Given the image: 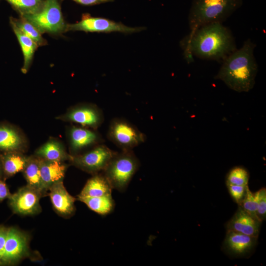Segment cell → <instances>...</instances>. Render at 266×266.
Returning <instances> with one entry per match:
<instances>
[{"mask_svg": "<svg viewBox=\"0 0 266 266\" xmlns=\"http://www.w3.org/2000/svg\"><path fill=\"white\" fill-rule=\"evenodd\" d=\"M180 43L188 63L193 61V56L222 63L237 49L231 31L220 22L199 27Z\"/></svg>", "mask_w": 266, "mask_h": 266, "instance_id": "obj_1", "label": "cell"}, {"mask_svg": "<svg viewBox=\"0 0 266 266\" xmlns=\"http://www.w3.org/2000/svg\"><path fill=\"white\" fill-rule=\"evenodd\" d=\"M255 47L250 39L245 40L240 48L223 60L214 78L223 81L234 91H250L255 85L258 70L254 54Z\"/></svg>", "mask_w": 266, "mask_h": 266, "instance_id": "obj_2", "label": "cell"}, {"mask_svg": "<svg viewBox=\"0 0 266 266\" xmlns=\"http://www.w3.org/2000/svg\"><path fill=\"white\" fill-rule=\"evenodd\" d=\"M242 4V0H193L188 15L190 33L209 23H223Z\"/></svg>", "mask_w": 266, "mask_h": 266, "instance_id": "obj_3", "label": "cell"}, {"mask_svg": "<svg viewBox=\"0 0 266 266\" xmlns=\"http://www.w3.org/2000/svg\"><path fill=\"white\" fill-rule=\"evenodd\" d=\"M139 165V161L133 150H121L117 152L101 172L113 189L124 192Z\"/></svg>", "mask_w": 266, "mask_h": 266, "instance_id": "obj_4", "label": "cell"}, {"mask_svg": "<svg viewBox=\"0 0 266 266\" xmlns=\"http://www.w3.org/2000/svg\"><path fill=\"white\" fill-rule=\"evenodd\" d=\"M60 0H46L41 9L31 15L22 16L41 33L58 36L66 32L67 24L62 11Z\"/></svg>", "mask_w": 266, "mask_h": 266, "instance_id": "obj_5", "label": "cell"}, {"mask_svg": "<svg viewBox=\"0 0 266 266\" xmlns=\"http://www.w3.org/2000/svg\"><path fill=\"white\" fill-rule=\"evenodd\" d=\"M108 139L121 150H133L144 142L145 134L124 118L112 119L107 133Z\"/></svg>", "mask_w": 266, "mask_h": 266, "instance_id": "obj_6", "label": "cell"}, {"mask_svg": "<svg viewBox=\"0 0 266 266\" xmlns=\"http://www.w3.org/2000/svg\"><path fill=\"white\" fill-rule=\"evenodd\" d=\"M145 29L144 27H128L121 22H116L103 17H93L89 13H84L80 21L75 23L67 24L66 32L69 31L103 33L119 32L131 34L140 32Z\"/></svg>", "mask_w": 266, "mask_h": 266, "instance_id": "obj_7", "label": "cell"}, {"mask_svg": "<svg viewBox=\"0 0 266 266\" xmlns=\"http://www.w3.org/2000/svg\"><path fill=\"white\" fill-rule=\"evenodd\" d=\"M116 153L100 143L80 154L71 155L69 162L76 167L94 174L101 172Z\"/></svg>", "mask_w": 266, "mask_h": 266, "instance_id": "obj_8", "label": "cell"}, {"mask_svg": "<svg viewBox=\"0 0 266 266\" xmlns=\"http://www.w3.org/2000/svg\"><path fill=\"white\" fill-rule=\"evenodd\" d=\"M56 118L94 130L99 128L104 119L102 110L96 104L91 103H81L72 106Z\"/></svg>", "mask_w": 266, "mask_h": 266, "instance_id": "obj_9", "label": "cell"}, {"mask_svg": "<svg viewBox=\"0 0 266 266\" xmlns=\"http://www.w3.org/2000/svg\"><path fill=\"white\" fill-rule=\"evenodd\" d=\"M30 237L15 227H8L4 266H13L30 257Z\"/></svg>", "mask_w": 266, "mask_h": 266, "instance_id": "obj_10", "label": "cell"}, {"mask_svg": "<svg viewBox=\"0 0 266 266\" xmlns=\"http://www.w3.org/2000/svg\"><path fill=\"white\" fill-rule=\"evenodd\" d=\"M41 193L34 188L26 185L10 195L9 204L13 212L21 215H32L41 211L40 199Z\"/></svg>", "mask_w": 266, "mask_h": 266, "instance_id": "obj_11", "label": "cell"}, {"mask_svg": "<svg viewBox=\"0 0 266 266\" xmlns=\"http://www.w3.org/2000/svg\"><path fill=\"white\" fill-rule=\"evenodd\" d=\"M67 136L71 155L80 154L104 141L97 130L82 126L70 127Z\"/></svg>", "mask_w": 266, "mask_h": 266, "instance_id": "obj_12", "label": "cell"}, {"mask_svg": "<svg viewBox=\"0 0 266 266\" xmlns=\"http://www.w3.org/2000/svg\"><path fill=\"white\" fill-rule=\"evenodd\" d=\"M28 146L27 139L20 129L8 123H0V152L25 153Z\"/></svg>", "mask_w": 266, "mask_h": 266, "instance_id": "obj_13", "label": "cell"}, {"mask_svg": "<svg viewBox=\"0 0 266 266\" xmlns=\"http://www.w3.org/2000/svg\"><path fill=\"white\" fill-rule=\"evenodd\" d=\"M48 191L52 206L58 214L66 217L74 214V202L76 199L67 191L63 181L53 184Z\"/></svg>", "mask_w": 266, "mask_h": 266, "instance_id": "obj_14", "label": "cell"}, {"mask_svg": "<svg viewBox=\"0 0 266 266\" xmlns=\"http://www.w3.org/2000/svg\"><path fill=\"white\" fill-rule=\"evenodd\" d=\"M262 221L238 206V209L227 224V231L258 237Z\"/></svg>", "mask_w": 266, "mask_h": 266, "instance_id": "obj_15", "label": "cell"}, {"mask_svg": "<svg viewBox=\"0 0 266 266\" xmlns=\"http://www.w3.org/2000/svg\"><path fill=\"white\" fill-rule=\"evenodd\" d=\"M257 238L234 231H227L223 245L229 253L241 256L248 253L254 248Z\"/></svg>", "mask_w": 266, "mask_h": 266, "instance_id": "obj_16", "label": "cell"}, {"mask_svg": "<svg viewBox=\"0 0 266 266\" xmlns=\"http://www.w3.org/2000/svg\"><path fill=\"white\" fill-rule=\"evenodd\" d=\"M67 167L68 165L65 162L50 161L40 158L41 182L46 195L50 186L63 181Z\"/></svg>", "mask_w": 266, "mask_h": 266, "instance_id": "obj_17", "label": "cell"}, {"mask_svg": "<svg viewBox=\"0 0 266 266\" xmlns=\"http://www.w3.org/2000/svg\"><path fill=\"white\" fill-rule=\"evenodd\" d=\"M36 156L50 161H69L71 155L68 154L61 141L54 138H50L35 151Z\"/></svg>", "mask_w": 266, "mask_h": 266, "instance_id": "obj_18", "label": "cell"}, {"mask_svg": "<svg viewBox=\"0 0 266 266\" xmlns=\"http://www.w3.org/2000/svg\"><path fill=\"white\" fill-rule=\"evenodd\" d=\"M110 182L102 172L93 174L88 180L77 197H98L111 194Z\"/></svg>", "mask_w": 266, "mask_h": 266, "instance_id": "obj_19", "label": "cell"}, {"mask_svg": "<svg viewBox=\"0 0 266 266\" xmlns=\"http://www.w3.org/2000/svg\"><path fill=\"white\" fill-rule=\"evenodd\" d=\"M28 158L29 156L21 152H0V161L3 176L9 177L17 173L23 171Z\"/></svg>", "mask_w": 266, "mask_h": 266, "instance_id": "obj_20", "label": "cell"}, {"mask_svg": "<svg viewBox=\"0 0 266 266\" xmlns=\"http://www.w3.org/2000/svg\"><path fill=\"white\" fill-rule=\"evenodd\" d=\"M9 23L22 51L24 63L21 71L23 73L26 74L32 65L35 52L38 46L31 38L25 34L13 22L9 21Z\"/></svg>", "mask_w": 266, "mask_h": 266, "instance_id": "obj_21", "label": "cell"}, {"mask_svg": "<svg viewBox=\"0 0 266 266\" xmlns=\"http://www.w3.org/2000/svg\"><path fill=\"white\" fill-rule=\"evenodd\" d=\"M22 172L27 181V185L39 191L43 197L46 196L41 182L40 158L34 155L29 156Z\"/></svg>", "mask_w": 266, "mask_h": 266, "instance_id": "obj_22", "label": "cell"}, {"mask_svg": "<svg viewBox=\"0 0 266 266\" xmlns=\"http://www.w3.org/2000/svg\"><path fill=\"white\" fill-rule=\"evenodd\" d=\"M77 200L85 203L92 211L102 215L111 213L115 206L111 194L98 197H77Z\"/></svg>", "mask_w": 266, "mask_h": 266, "instance_id": "obj_23", "label": "cell"}, {"mask_svg": "<svg viewBox=\"0 0 266 266\" xmlns=\"http://www.w3.org/2000/svg\"><path fill=\"white\" fill-rule=\"evenodd\" d=\"M9 21L13 22L25 34L34 41L38 47L47 44V41L38 30L23 17L19 16L18 18H16L11 16Z\"/></svg>", "mask_w": 266, "mask_h": 266, "instance_id": "obj_24", "label": "cell"}, {"mask_svg": "<svg viewBox=\"0 0 266 266\" xmlns=\"http://www.w3.org/2000/svg\"><path fill=\"white\" fill-rule=\"evenodd\" d=\"M7 2L19 16L34 14L39 11L46 0H4Z\"/></svg>", "mask_w": 266, "mask_h": 266, "instance_id": "obj_25", "label": "cell"}, {"mask_svg": "<svg viewBox=\"0 0 266 266\" xmlns=\"http://www.w3.org/2000/svg\"><path fill=\"white\" fill-rule=\"evenodd\" d=\"M249 174L247 170L241 166L232 168L226 176V184L247 186Z\"/></svg>", "mask_w": 266, "mask_h": 266, "instance_id": "obj_26", "label": "cell"}, {"mask_svg": "<svg viewBox=\"0 0 266 266\" xmlns=\"http://www.w3.org/2000/svg\"><path fill=\"white\" fill-rule=\"evenodd\" d=\"M238 205L250 214L257 218L256 215L258 207L257 199L255 194L252 193L249 188L247 190L243 199Z\"/></svg>", "mask_w": 266, "mask_h": 266, "instance_id": "obj_27", "label": "cell"}, {"mask_svg": "<svg viewBox=\"0 0 266 266\" xmlns=\"http://www.w3.org/2000/svg\"><path fill=\"white\" fill-rule=\"evenodd\" d=\"M254 194L258 203L256 215L257 218L262 221L265 219L266 216V189L262 188Z\"/></svg>", "mask_w": 266, "mask_h": 266, "instance_id": "obj_28", "label": "cell"}, {"mask_svg": "<svg viewBox=\"0 0 266 266\" xmlns=\"http://www.w3.org/2000/svg\"><path fill=\"white\" fill-rule=\"evenodd\" d=\"M229 192L232 199L238 204L243 199L248 186L235 185L232 184L227 185Z\"/></svg>", "mask_w": 266, "mask_h": 266, "instance_id": "obj_29", "label": "cell"}, {"mask_svg": "<svg viewBox=\"0 0 266 266\" xmlns=\"http://www.w3.org/2000/svg\"><path fill=\"white\" fill-rule=\"evenodd\" d=\"M8 227L0 226V266H4Z\"/></svg>", "mask_w": 266, "mask_h": 266, "instance_id": "obj_30", "label": "cell"}, {"mask_svg": "<svg viewBox=\"0 0 266 266\" xmlns=\"http://www.w3.org/2000/svg\"><path fill=\"white\" fill-rule=\"evenodd\" d=\"M63 1L64 0H60ZM79 4L84 6H93L103 3L112 2L114 0H71Z\"/></svg>", "mask_w": 266, "mask_h": 266, "instance_id": "obj_31", "label": "cell"}, {"mask_svg": "<svg viewBox=\"0 0 266 266\" xmlns=\"http://www.w3.org/2000/svg\"><path fill=\"white\" fill-rule=\"evenodd\" d=\"M10 195L6 184L2 178H0V202L8 198Z\"/></svg>", "mask_w": 266, "mask_h": 266, "instance_id": "obj_32", "label": "cell"}, {"mask_svg": "<svg viewBox=\"0 0 266 266\" xmlns=\"http://www.w3.org/2000/svg\"><path fill=\"white\" fill-rule=\"evenodd\" d=\"M2 176H3V171H2V166L1 165V162L0 161V178H2Z\"/></svg>", "mask_w": 266, "mask_h": 266, "instance_id": "obj_33", "label": "cell"}]
</instances>
